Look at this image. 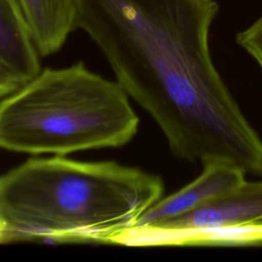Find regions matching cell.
<instances>
[{"mask_svg": "<svg viewBox=\"0 0 262 262\" xmlns=\"http://www.w3.org/2000/svg\"><path fill=\"white\" fill-rule=\"evenodd\" d=\"M218 9L215 0H77L76 29L96 44L176 158L225 161L262 177V138L210 53Z\"/></svg>", "mask_w": 262, "mask_h": 262, "instance_id": "6da1fadb", "label": "cell"}, {"mask_svg": "<svg viewBox=\"0 0 262 262\" xmlns=\"http://www.w3.org/2000/svg\"><path fill=\"white\" fill-rule=\"evenodd\" d=\"M164 193L156 174L115 161L33 157L0 175L1 243H102Z\"/></svg>", "mask_w": 262, "mask_h": 262, "instance_id": "7a4b0ae2", "label": "cell"}, {"mask_svg": "<svg viewBox=\"0 0 262 262\" xmlns=\"http://www.w3.org/2000/svg\"><path fill=\"white\" fill-rule=\"evenodd\" d=\"M129 95L83 62L46 68L0 100V147L33 156L120 147L136 135Z\"/></svg>", "mask_w": 262, "mask_h": 262, "instance_id": "3957f363", "label": "cell"}, {"mask_svg": "<svg viewBox=\"0 0 262 262\" xmlns=\"http://www.w3.org/2000/svg\"><path fill=\"white\" fill-rule=\"evenodd\" d=\"M262 225V181L244 180L209 203L168 221L144 225L165 230H202Z\"/></svg>", "mask_w": 262, "mask_h": 262, "instance_id": "277c9868", "label": "cell"}, {"mask_svg": "<svg viewBox=\"0 0 262 262\" xmlns=\"http://www.w3.org/2000/svg\"><path fill=\"white\" fill-rule=\"evenodd\" d=\"M246 173L225 161H209L192 181L149 207L133 226L159 224L184 215L241 184Z\"/></svg>", "mask_w": 262, "mask_h": 262, "instance_id": "5b68a950", "label": "cell"}, {"mask_svg": "<svg viewBox=\"0 0 262 262\" xmlns=\"http://www.w3.org/2000/svg\"><path fill=\"white\" fill-rule=\"evenodd\" d=\"M116 243L129 247L262 246V225L202 230H165L150 226H132L120 234Z\"/></svg>", "mask_w": 262, "mask_h": 262, "instance_id": "8992f818", "label": "cell"}, {"mask_svg": "<svg viewBox=\"0 0 262 262\" xmlns=\"http://www.w3.org/2000/svg\"><path fill=\"white\" fill-rule=\"evenodd\" d=\"M35 46L42 56L58 51L76 30L77 0H19Z\"/></svg>", "mask_w": 262, "mask_h": 262, "instance_id": "52a82bcc", "label": "cell"}, {"mask_svg": "<svg viewBox=\"0 0 262 262\" xmlns=\"http://www.w3.org/2000/svg\"><path fill=\"white\" fill-rule=\"evenodd\" d=\"M39 56L24 15L0 0V62L29 80L41 70Z\"/></svg>", "mask_w": 262, "mask_h": 262, "instance_id": "ba28073f", "label": "cell"}, {"mask_svg": "<svg viewBox=\"0 0 262 262\" xmlns=\"http://www.w3.org/2000/svg\"><path fill=\"white\" fill-rule=\"evenodd\" d=\"M236 43L249 53L262 71V16L236 35Z\"/></svg>", "mask_w": 262, "mask_h": 262, "instance_id": "9c48e42d", "label": "cell"}, {"mask_svg": "<svg viewBox=\"0 0 262 262\" xmlns=\"http://www.w3.org/2000/svg\"><path fill=\"white\" fill-rule=\"evenodd\" d=\"M27 80L0 62V98L16 90Z\"/></svg>", "mask_w": 262, "mask_h": 262, "instance_id": "30bf717a", "label": "cell"}, {"mask_svg": "<svg viewBox=\"0 0 262 262\" xmlns=\"http://www.w3.org/2000/svg\"><path fill=\"white\" fill-rule=\"evenodd\" d=\"M9 3L12 5V7L18 12L20 13L21 15H24L23 13V9H21V6H20V3H19V0H8ZM25 17V16H24Z\"/></svg>", "mask_w": 262, "mask_h": 262, "instance_id": "8fae6325", "label": "cell"}, {"mask_svg": "<svg viewBox=\"0 0 262 262\" xmlns=\"http://www.w3.org/2000/svg\"><path fill=\"white\" fill-rule=\"evenodd\" d=\"M0 244H1V237H0Z\"/></svg>", "mask_w": 262, "mask_h": 262, "instance_id": "7c38bea8", "label": "cell"}]
</instances>
